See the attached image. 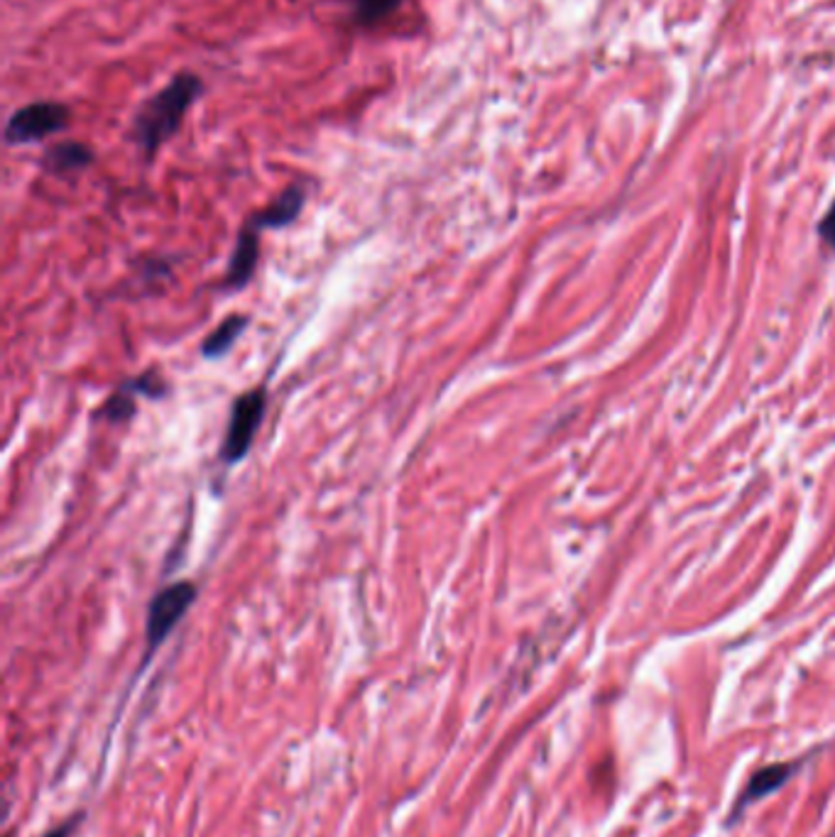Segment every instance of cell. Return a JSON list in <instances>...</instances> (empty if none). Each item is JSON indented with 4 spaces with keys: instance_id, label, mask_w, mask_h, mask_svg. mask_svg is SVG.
Instances as JSON below:
<instances>
[{
    "instance_id": "obj_1",
    "label": "cell",
    "mask_w": 835,
    "mask_h": 837,
    "mask_svg": "<svg viewBox=\"0 0 835 837\" xmlns=\"http://www.w3.org/2000/svg\"><path fill=\"white\" fill-rule=\"evenodd\" d=\"M204 94V82L199 74L182 72L174 74L172 82L158 94L150 96L138 108L136 118H132L130 138L136 140L138 148L148 160H152L167 142H170L176 132H180L182 122L199 98Z\"/></svg>"
},
{
    "instance_id": "obj_2",
    "label": "cell",
    "mask_w": 835,
    "mask_h": 837,
    "mask_svg": "<svg viewBox=\"0 0 835 837\" xmlns=\"http://www.w3.org/2000/svg\"><path fill=\"white\" fill-rule=\"evenodd\" d=\"M265 409H267L265 387L248 389V393H243L233 399L226 437L218 451L221 463L236 465L250 453L255 433H258L263 417H265Z\"/></svg>"
},
{
    "instance_id": "obj_3",
    "label": "cell",
    "mask_w": 835,
    "mask_h": 837,
    "mask_svg": "<svg viewBox=\"0 0 835 837\" xmlns=\"http://www.w3.org/2000/svg\"><path fill=\"white\" fill-rule=\"evenodd\" d=\"M69 108L60 100H35L18 108L6 122L8 144H32L50 136H57L69 126Z\"/></svg>"
},
{
    "instance_id": "obj_4",
    "label": "cell",
    "mask_w": 835,
    "mask_h": 837,
    "mask_svg": "<svg viewBox=\"0 0 835 837\" xmlns=\"http://www.w3.org/2000/svg\"><path fill=\"white\" fill-rule=\"evenodd\" d=\"M196 586L189 580H176V583L162 588L158 595L150 600L148 622H144V640H148V654H152L162 642L170 637L172 630L182 622L186 610L194 605Z\"/></svg>"
},
{
    "instance_id": "obj_5",
    "label": "cell",
    "mask_w": 835,
    "mask_h": 837,
    "mask_svg": "<svg viewBox=\"0 0 835 837\" xmlns=\"http://www.w3.org/2000/svg\"><path fill=\"white\" fill-rule=\"evenodd\" d=\"M265 230H260L255 223L248 218L243 223V228L236 238V248H233L231 262H228V272H226V287L228 289H243L250 282V277L258 267L260 258V236Z\"/></svg>"
},
{
    "instance_id": "obj_6",
    "label": "cell",
    "mask_w": 835,
    "mask_h": 837,
    "mask_svg": "<svg viewBox=\"0 0 835 837\" xmlns=\"http://www.w3.org/2000/svg\"><path fill=\"white\" fill-rule=\"evenodd\" d=\"M304 204H307V189L299 186V184H292V186H287L270 206L263 208V211H255L250 221L260 230L285 228V226H289V223H295L299 218Z\"/></svg>"
},
{
    "instance_id": "obj_7",
    "label": "cell",
    "mask_w": 835,
    "mask_h": 837,
    "mask_svg": "<svg viewBox=\"0 0 835 837\" xmlns=\"http://www.w3.org/2000/svg\"><path fill=\"white\" fill-rule=\"evenodd\" d=\"M94 160H96V154L88 144L76 142V140H64L60 144H52L47 154H44L42 164H44V170L52 174H72V172L86 170L88 164H94Z\"/></svg>"
},
{
    "instance_id": "obj_8",
    "label": "cell",
    "mask_w": 835,
    "mask_h": 837,
    "mask_svg": "<svg viewBox=\"0 0 835 837\" xmlns=\"http://www.w3.org/2000/svg\"><path fill=\"white\" fill-rule=\"evenodd\" d=\"M248 323H250L248 316H243V314H233L221 321L218 326L204 339V345H202L204 358L208 361L224 358L233 345H236V341L243 336L245 329H248Z\"/></svg>"
},
{
    "instance_id": "obj_9",
    "label": "cell",
    "mask_w": 835,
    "mask_h": 837,
    "mask_svg": "<svg viewBox=\"0 0 835 837\" xmlns=\"http://www.w3.org/2000/svg\"><path fill=\"white\" fill-rule=\"evenodd\" d=\"M403 0H353V22L361 28H375L395 15Z\"/></svg>"
},
{
    "instance_id": "obj_10",
    "label": "cell",
    "mask_w": 835,
    "mask_h": 837,
    "mask_svg": "<svg viewBox=\"0 0 835 837\" xmlns=\"http://www.w3.org/2000/svg\"><path fill=\"white\" fill-rule=\"evenodd\" d=\"M794 766L789 764H777V766H764L762 772H757L750 781V788L748 794H745V801H752V798H760L764 794H770V791L779 788L786 781V776L792 774Z\"/></svg>"
},
{
    "instance_id": "obj_11",
    "label": "cell",
    "mask_w": 835,
    "mask_h": 837,
    "mask_svg": "<svg viewBox=\"0 0 835 837\" xmlns=\"http://www.w3.org/2000/svg\"><path fill=\"white\" fill-rule=\"evenodd\" d=\"M136 393H130V389L122 385L120 393L110 395L106 405L98 409V417L106 419V421H114V423H120V421H128L132 415H136V397H132Z\"/></svg>"
},
{
    "instance_id": "obj_12",
    "label": "cell",
    "mask_w": 835,
    "mask_h": 837,
    "mask_svg": "<svg viewBox=\"0 0 835 837\" xmlns=\"http://www.w3.org/2000/svg\"><path fill=\"white\" fill-rule=\"evenodd\" d=\"M126 387L130 389V393H138V395H144L150 399H160L167 393V383L158 371H148V373H142L140 377H132L130 383H126Z\"/></svg>"
},
{
    "instance_id": "obj_13",
    "label": "cell",
    "mask_w": 835,
    "mask_h": 837,
    "mask_svg": "<svg viewBox=\"0 0 835 837\" xmlns=\"http://www.w3.org/2000/svg\"><path fill=\"white\" fill-rule=\"evenodd\" d=\"M821 236L826 238L831 245H835V204L831 206L826 218L821 221Z\"/></svg>"
},
{
    "instance_id": "obj_14",
    "label": "cell",
    "mask_w": 835,
    "mask_h": 837,
    "mask_svg": "<svg viewBox=\"0 0 835 837\" xmlns=\"http://www.w3.org/2000/svg\"><path fill=\"white\" fill-rule=\"evenodd\" d=\"M79 823H82V816H74L72 820H66L64 825H60V828H54L52 833H47L44 837H69Z\"/></svg>"
}]
</instances>
